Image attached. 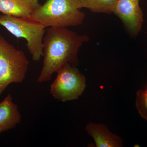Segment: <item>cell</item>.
Returning <instances> with one entry per match:
<instances>
[{"label":"cell","instance_id":"10","mask_svg":"<svg viewBox=\"0 0 147 147\" xmlns=\"http://www.w3.org/2000/svg\"><path fill=\"white\" fill-rule=\"evenodd\" d=\"M117 0H78L79 9H89L93 12L111 13Z\"/></svg>","mask_w":147,"mask_h":147},{"label":"cell","instance_id":"6","mask_svg":"<svg viewBox=\"0 0 147 147\" xmlns=\"http://www.w3.org/2000/svg\"><path fill=\"white\" fill-rule=\"evenodd\" d=\"M113 13L120 18L132 35L137 36L139 34L144 21L139 0H117Z\"/></svg>","mask_w":147,"mask_h":147},{"label":"cell","instance_id":"3","mask_svg":"<svg viewBox=\"0 0 147 147\" xmlns=\"http://www.w3.org/2000/svg\"><path fill=\"white\" fill-rule=\"evenodd\" d=\"M0 25L17 38H24L27 40V48L33 61H39L43 57L45 26L27 18L4 14L0 15Z\"/></svg>","mask_w":147,"mask_h":147},{"label":"cell","instance_id":"9","mask_svg":"<svg viewBox=\"0 0 147 147\" xmlns=\"http://www.w3.org/2000/svg\"><path fill=\"white\" fill-rule=\"evenodd\" d=\"M21 116L10 94L0 102V135L20 123Z\"/></svg>","mask_w":147,"mask_h":147},{"label":"cell","instance_id":"1","mask_svg":"<svg viewBox=\"0 0 147 147\" xmlns=\"http://www.w3.org/2000/svg\"><path fill=\"white\" fill-rule=\"evenodd\" d=\"M86 35H80L63 28L50 27L43 38V59L38 83L50 81L66 63L73 66L79 65L78 54L84 42L88 41Z\"/></svg>","mask_w":147,"mask_h":147},{"label":"cell","instance_id":"5","mask_svg":"<svg viewBox=\"0 0 147 147\" xmlns=\"http://www.w3.org/2000/svg\"><path fill=\"white\" fill-rule=\"evenodd\" d=\"M57 73L50 88V94L54 99L63 102L78 99L86 88L85 76L68 63Z\"/></svg>","mask_w":147,"mask_h":147},{"label":"cell","instance_id":"2","mask_svg":"<svg viewBox=\"0 0 147 147\" xmlns=\"http://www.w3.org/2000/svg\"><path fill=\"white\" fill-rule=\"evenodd\" d=\"M79 9L78 0H46L27 18L46 28L75 26L85 18V13Z\"/></svg>","mask_w":147,"mask_h":147},{"label":"cell","instance_id":"7","mask_svg":"<svg viewBox=\"0 0 147 147\" xmlns=\"http://www.w3.org/2000/svg\"><path fill=\"white\" fill-rule=\"evenodd\" d=\"M86 130L92 137L97 147H121L123 139L113 134L109 129L102 124L89 123L86 125Z\"/></svg>","mask_w":147,"mask_h":147},{"label":"cell","instance_id":"11","mask_svg":"<svg viewBox=\"0 0 147 147\" xmlns=\"http://www.w3.org/2000/svg\"><path fill=\"white\" fill-rule=\"evenodd\" d=\"M136 106L140 116L147 121V85L137 91Z\"/></svg>","mask_w":147,"mask_h":147},{"label":"cell","instance_id":"4","mask_svg":"<svg viewBox=\"0 0 147 147\" xmlns=\"http://www.w3.org/2000/svg\"><path fill=\"white\" fill-rule=\"evenodd\" d=\"M29 65L24 52L16 49L0 34V96L10 84L24 81Z\"/></svg>","mask_w":147,"mask_h":147},{"label":"cell","instance_id":"8","mask_svg":"<svg viewBox=\"0 0 147 147\" xmlns=\"http://www.w3.org/2000/svg\"><path fill=\"white\" fill-rule=\"evenodd\" d=\"M40 5L38 0H0V12L4 15L28 18Z\"/></svg>","mask_w":147,"mask_h":147}]
</instances>
